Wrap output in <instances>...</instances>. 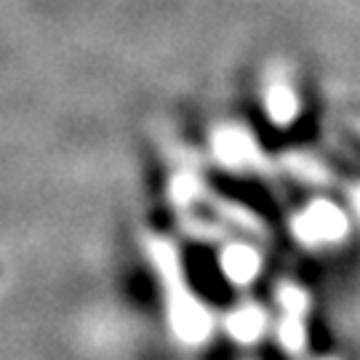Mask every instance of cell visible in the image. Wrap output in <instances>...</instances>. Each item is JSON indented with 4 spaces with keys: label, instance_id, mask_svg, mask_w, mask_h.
<instances>
[{
    "label": "cell",
    "instance_id": "cell-1",
    "mask_svg": "<svg viewBox=\"0 0 360 360\" xmlns=\"http://www.w3.org/2000/svg\"><path fill=\"white\" fill-rule=\"evenodd\" d=\"M355 110H358V112H360V107H355Z\"/></svg>",
    "mask_w": 360,
    "mask_h": 360
}]
</instances>
